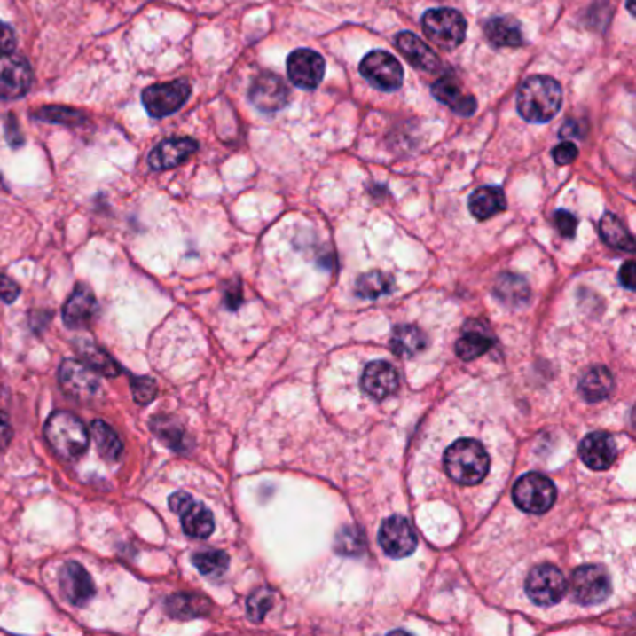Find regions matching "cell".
Segmentation results:
<instances>
[{
    "instance_id": "603a6c76",
    "label": "cell",
    "mask_w": 636,
    "mask_h": 636,
    "mask_svg": "<svg viewBox=\"0 0 636 636\" xmlns=\"http://www.w3.org/2000/svg\"><path fill=\"white\" fill-rule=\"evenodd\" d=\"M485 38L493 47H521L522 32L521 25L514 17H493L483 27Z\"/></svg>"
},
{
    "instance_id": "9c48e42d",
    "label": "cell",
    "mask_w": 636,
    "mask_h": 636,
    "mask_svg": "<svg viewBox=\"0 0 636 636\" xmlns=\"http://www.w3.org/2000/svg\"><path fill=\"white\" fill-rule=\"evenodd\" d=\"M170 510L179 515L181 526L187 536L196 539H206L215 530L213 514L208 510L204 504L196 502L189 493L177 491L169 500Z\"/></svg>"
},
{
    "instance_id": "7dc6e473",
    "label": "cell",
    "mask_w": 636,
    "mask_h": 636,
    "mask_svg": "<svg viewBox=\"0 0 636 636\" xmlns=\"http://www.w3.org/2000/svg\"><path fill=\"white\" fill-rule=\"evenodd\" d=\"M12 439V429L8 424L6 414L0 412V450H4Z\"/></svg>"
},
{
    "instance_id": "5b68a950",
    "label": "cell",
    "mask_w": 636,
    "mask_h": 636,
    "mask_svg": "<svg viewBox=\"0 0 636 636\" xmlns=\"http://www.w3.org/2000/svg\"><path fill=\"white\" fill-rule=\"evenodd\" d=\"M514 500L519 510L526 514H547L556 500V487L539 472H529L517 480L514 487Z\"/></svg>"
},
{
    "instance_id": "277c9868",
    "label": "cell",
    "mask_w": 636,
    "mask_h": 636,
    "mask_svg": "<svg viewBox=\"0 0 636 636\" xmlns=\"http://www.w3.org/2000/svg\"><path fill=\"white\" fill-rule=\"evenodd\" d=\"M422 28L435 45L451 51L465 42L467 20L458 10L433 8L424 13Z\"/></svg>"
},
{
    "instance_id": "ee69618b",
    "label": "cell",
    "mask_w": 636,
    "mask_h": 636,
    "mask_svg": "<svg viewBox=\"0 0 636 636\" xmlns=\"http://www.w3.org/2000/svg\"><path fill=\"white\" fill-rule=\"evenodd\" d=\"M585 135H586V125L577 120L566 122L560 130V137L563 138H585Z\"/></svg>"
},
{
    "instance_id": "ac0fdd59",
    "label": "cell",
    "mask_w": 636,
    "mask_h": 636,
    "mask_svg": "<svg viewBox=\"0 0 636 636\" xmlns=\"http://www.w3.org/2000/svg\"><path fill=\"white\" fill-rule=\"evenodd\" d=\"M60 586L67 601L75 607H84L96 593L92 577L79 561H66L60 571Z\"/></svg>"
},
{
    "instance_id": "d6a6232c",
    "label": "cell",
    "mask_w": 636,
    "mask_h": 636,
    "mask_svg": "<svg viewBox=\"0 0 636 636\" xmlns=\"http://www.w3.org/2000/svg\"><path fill=\"white\" fill-rule=\"evenodd\" d=\"M192 561L196 569L209 578L223 577L230 566V558L224 551H200L192 556Z\"/></svg>"
},
{
    "instance_id": "d590c367",
    "label": "cell",
    "mask_w": 636,
    "mask_h": 636,
    "mask_svg": "<svg viewBox=\"0 0 636 636\" xmlns=\"http://www.w3.org/2000/svg\"><path fill=\"white\" fill-rule=\"evenodd\" d=\"M272 605H275V593L267 588H260L248 597L247 614L254 624H260Z\"/></svg>"
},
{
    "instance_id": "83f0119b",
    "label": "cell",
    "mask_w": 636,
    "mask_h": 636,
    "mask_svg": "<svg viewBox=\"0 0 636 636\" xmlns=\"http://www.w3.org/2000/svg\"><path fill=\"white\" fill-rule=\"evenodd\" d=\"M495 295L507 306H522L530 299V287L517 275H500L495 286Z\"/></svg>"
},
{
    "instance_id": "7bdbcfd3",
    "label": "cell",
    "mask_w": 636,
    "mask_h": 636,
    "mask_svg": "<svg viewBox=\"0 0 636 636\" xmlns=\"http://www.w3.org/2000/svg\"><path fill=\"white\" fill-rule=\"evenodd\" d=\"M6 138H8L12 148H20L25 142L23 133L20 130V123H17V120L13 116H8V122H6Z\"/></svg>"
},
{
    "instance_id": "2e32d148",
    "label": "cell",
    "mask_w": 636,
    "mask_h": 636,
    "mask_svg": "<svg viewBox=\"0 0 636 636\" xmlns=\"http://www.w3.org/2000/svg\"><path fill=\"white\" fill-rule=\"evenodd\" d=\"M198 150V142L189 137H176L159 142L148 157L152 170H169L184 165Z\"/></svg>"
},
{
    "instance_id": "ffe728a7",
    "label": "cell",
    "mask_w": 636,
    "mask_h": 636,
    "mask_svg": "<svg viewBox=\"0 0 636 636\" xmlns=\"http://www.w3.org/2000/svg\"><path fill=\"white\" fill-rule=\"evenodd\" d=\"M399 385L397 372L385 360H373L362 373V389L375 399L390 397Z\"/></svg>"
},
{
    "instance_id": "f546056e",
    "label": "cell",
    "mask_w": 636,
    "mask_h": 636,
    "mask_svg": "<svg viewBox=\"0 0 636 636\" xmlns=\"http://www.w3.org/2000/svg\"><path fill=\"white\" fill-rule=\"evenodd\" d=\"M493 336L487 334L483 329H468L456 343V353L463 360H475L482 355H485L491 348H493Z\"/></svg>"
},
{
    "instance_id": "f35d334b",
    "label": "cell",
    "mask_w": 636,
    "mask_h": 636,
    "mask_svg": "<svg viewBox=\"0 0 636 636\" xmlns=\"http://www.w3.org/2000/svg\"><path fill=\"white\" fill-rule=\"evenodd\" d=\"M554 224L563 238L571 239L577 232V216L566 209H558L554 215Z\"/></svg>"
},
{
    "instance_id": "8992f818",
    "label": "cell",
    "mask_w": 636,
    "mask_h": 636,
    "mask_svg": "<svg viewBox=\"0 0 636 636\" xmlns=\"http://www.w3.org/2000/svg\"><path fill=\"white\" fill-rule=\"evenodd\" d=\"M191 92V82L185 79L159 82L144 90L142 103L152 118H165L177 113L189 101Z\"/></svg>"
},
{
    "instance_id": "3957f363",
    "label": "cell",
    "mask_w": 636,
    "mask_h": 636,
    "mask_svg": "<svg viewBox=\"0 0 636 636\" xmlns=\"http://www.w3.org/2000/svg\"><path fill=\"white\" fill-rule=\"evenodd\" d=\"M45 439L52 451L62 459H77L88 450L90 437L82 420L75 414L57 411L45 424Z\"/></svg>"
},
{
    "instance_id": "bcb514c9",
    "label": "cell",
    "mask_w": 636,
    "mask_h": 636,
    "mask_svg": "<svg viewBox=\"0 0 636 636\" xmlns=\"http://www.w3.org/2000/svg\"><path fill=\"white\" fill-rule=\"evenodd\" d=\"M620 280L627 289H634V262H627L620 269Z\"/></svg>"
},
{
    "instance_id": "30bf717a",
    "label": "cell",
    "mask_w": 636,
    "mask_h": 636,
    "mask_svg": "<svg viewBox=\"0 0 636 636\" xmlns=\"http://www.w3.org/2000/svg\"><path fill=\"white\" fill-rule=\"evenodd\" d=\"M573 599L583 607L603 603L610 593V577L601 566H580L571 577Z\"/></svg>"
},
{
    "instance_id": "f1b7e54d",
    "label": "cell",
    "mask_w": 636,
    "mask_h": 636,
    "mask_svg": "<svg viewBox=\"0 0 636 636\" xmlns=\"http://www.w3.org/2000/svg\"><path fill=\"white\" fill-rule=\"evenodd\" d=\"M209 609V601L202 595L194 593H176L167 599V610L172 617L189 620V617L204 616Z\"/></svg>"
},
{
    "instance_id": "4fadbf2b",
    "label": "cell",
    "mask_w": 636,
    "mask_h": 636,
    "mask_svg": "<svg viewBox=\"0 0 636 636\" xmlns=\"http://www.w3.org/2000/svg\"><path fill=\"white\" fill-rule=\"evenodd\" d=\"M379 545L390 558H405L416 549V534L405 517H389L381 524Z\"/></svg>"
},
{
    "instance_id": "ba28073f",
    "label": "cell",
    "mask_w": 636,
    "mask_h": 636,
    "mask_svg": "<svg viewBox=\"0 0 636 636\" xmlns=\"http://www.w3.org/2000/svg\"><path fill=\"white\" fill-rule=\"evenodd\" d=\"M360 74L381 92H396L404 84V67L387 51H372L360 62Z\"/></svg>"
},
{
    "instance_id": "8fae6325",
    "label": "cell",
    "mask_w": 636,
    "mask_h": 636,
    "mask_svg": "<svg viewBox=\"0 0 636 636\" xmlns=\"http://www.w3.org/2000/svg\"><path fill=\"white\" fill-rule=\"evenodd\" d=\"M325 75V60L312 49H297L287 57V77L297 88L316 90Z\"/></svg>"
},
{
    "instance_id": "1f68e13d",
    "label": "cell",
    "mask_w": 636,
    "mask_h": 636,
    "mask_svg": "<svg viewBox=\"0 0 636 636\" xmlns=\"http://www.w3.org/2000/svg\"><path fill=\"white\" fill-rule=\"evenodd\" d=\"M426 336L424 333L414 325H402L397 326L392 334V349L397 355L411 357L420 353L426 348Z\"/></svg>"
},
{
    "instance_id": "e0dca14e",
    "label": "cell",
    "mask_w": 636,
    "mask_h": 636,
    "mask_svg": "<svg viewBox=\"0 0 636 636\" xmlns=\"http://www.w3.org/2000/svg\"><path fill=\"white\" fill-rule=\"evenodd\" d=\"M578 453L592 470H607L617 458V444L610 433L593 431L580 443Z\"/></svg>"
},
{
    "instance_id": "7402d4cb",
    "label": "cell",
    "mask_w": 636,
    "mask_h": 636,
    "mask_svg": "<svg viewBox=\"0 0 636 636\" xmlns=\"http://www.w3.org/2000/svg\"><path fill=\"white\" fill-rule=\"evenodd\" d=\"M431 94L435 96V99L448 105L453 113L459 116H472L476 113V99L475 96L467 94L465 90L450 77L439 79L431 86Z\"/></svg>"
},
{
    "instance_id": "7a4b0ae2",
    "label": "cell",
    "mask_w": 636,
    "mask_h": 636,
    "mask_svg": "<svg viewBox=\"0 0 636 636\" xmlns=\"http://www.w3.org/2000/svg\"><path fill=\"white\" fill-rule=\"evenodd\" d=\"M444 470L453 482L476 485L487 476L489 456L478 441L461 439L444 451Z\"/></svg>"
},
{
    "instance_id": "484cf974",
    "label": "cell",
    "mask_w": 636,
    "mask_h": 636,
    "mask_svg": "<svg viewBox=\"0 0 636 636\" xmlns=\"http://www.w3.org/2000/svg\"><path fill=\"white\" fill-rule=\"evenodd\" d=\"M77 349H79L81 357L84 358L88 368L98 370L106 377H116L120 373V366L116 365V360L108 353H105L94 340H90V338L79 340Z\"/></svg>"
},
{
    "instance_id": "6da1fadb",
    "label": "cell",
    "mask_w": 636,
    "mask_h": 636,
    "mask_svg": "<svg viewBox=\"0 0 636 636\" xmlns=\"http://www.w3.org/2000/svg\"><path fill=\"white\" fill-rule=\"evenodd\" d=\"M563 101V92L558 81L553 77L536 75L526 79L517 92V111L532 123L551 122Z\"/></svg>"
},
{
    "instance_id": "5bb4252c",
    "label": "cell",
    "mask_w": 636,
    "mask_h": 636,
    "mask_svg": "<svg viewBox=\"0 0 636 636\" xmlns=\"http://www.w3.org/2000/svg\"><path fill=\"white\" fill-rule=\"evenodd\" d=\"M248 99L254 106L258 108V111L277 113L287 105L289 90L280 77H277L275 74H269L267 71V74L258 75L250 84Z\"/></svg>"
},
{
    "instance_id": "b9f144b4",
    "label": "cell",
    "mask_w": 636,
    "mask_h": 636,
    "mask_svg": "<svg viewBox=\"0 0 636 636\" xmlns=\"http://www.w3.org/2000/svg\"><path fill=\"white\" fill-rule=\"evenodd\" d=\"M17 297H20V286L0 272V299L4 302H13Z\"/></svg>"
},
{
    "instance_id": "d6986e66",
    "label": "cell",
    "mask_w": 636,
    "mask_h": 636,
    "mask_svg": "<svg viewBox=\"0 0 636 636\" xmlns=\"http://www.w3.org/2000/svg\"><path fill=\"white\" fill-rule=\"evenodd\" d=\"M98 308L99 306L92 289L86 287L84 284H79L64 306L62 319L69 329H77V326H84L96 319Z\"/></svg>"
},
{
    "instance_id": "4dcf8cb0",
    "label": "cell",
    "mask_w": 636,
    "mask_h": 636,
    "mask_svg": "<svg viewBox=\"0 0 636 636\" xmlns=\"http://www.w3.org/2000/svg\"><path fill=\"white\" fill-rule=\"evenodd\" d=\"M92 437L103 459L118 461L122 458L123 444L118 437V433L113 429V426H108L103 420H96L92 424Z\"/></svg>"
},
{
    "instance_id": "d4e9b609",
    "label": "cell",
    "mask_w": 636,
    "mask_h": 636,
    "mask_svg": "<svg viewBox=\"0 0 636 636\" xmlns=\"http://www.w3.org/2000/svg\"><path fill=\"white\" fill-rule=\"evenodd\" d=\"M612 389H614L612 373L603 366L588 370L585 373V377L580 379V385H578V392L586 399V402H601V399L610 396Z\"/></svg>"
},
{
    "instance_id": "c3c4849f",
    "label": "cell",
    "mask_w": 636,
    "mask_h": 636,
    "mask_svg": "<svg viewBox=\"0 0 636 636\" xmlns=\"http://www.w3.org/2000/svg\"><path fill=\"white\" fill-rule=\"evenodd\" d=\"M627 8H629V12L634 15V6H632V0H627Z\"/></svg>"
},
{
    "instance_id": "52a82bcc",
    "label": "cell",
    "mask_w": 636,
    "mask_h": 636,
    "mask_svg": "<svg viewBox=\"0 0 636 636\" xmlns=\"http://www.w3.org/2000/svg\"><path fill=\"white\" fill-rule=\"evenodd\" d=\"M524 588L532 599V603L538 607H554L566 595L568 580L563 577L561 569L553 566V563H539L526 577Z\"/></svg>"
},
{
    "instance_id": "60d3db41",
    "label": "cell",
    "mask_w": 636,
    "mask_h": 636,
    "mask_svg": "<svg viewBox=\"0 0 636 636\" xmlns=\"http://www.w3.org/2000/svg\"><path fill=\"white\" fill-rule=\"evenodd\" d=\"M15 45H17V35H15L13 28L8 23L0 21V57L13 52Z\"/></svg>"
},
{
    "instance_id": "f6af8a7d",
    "label": "cell",
    "mask_w": 636,
    "mask_h": 636,
    "mask_svg": "<svg viewBox=\"0 0 636 636\" xmlns=\"http://www.w3.org/2000/svg\"><path fill=\"white\" fill-rule=\"evenodd\" d=\"M360 534L357 532V530H343V532H340V536L336 538V549H340L342 553H343V549L345 547H351V545H353V551H357L355 547H362V543L358 541L357 543V538H358Z\"/></svg>"
},
{
    "instance_id": "e575fe53",
    "label": "cell",
    "mask_w": 636,
    "mask_h": 636,
    "mask_svg": "<svg viewBox=\"0 0 636 636\" xmlns=\"http://www.w3.org/2000/svg\"><path fill=\"white\" fill-rule=\"evenodd\" d=\"M32 116L42 120V122L64 123V125H81V123H84L88 120L84 113L75 111V108H69V106H59V105L42 106L40 111L32 113Z\"/></svg>"
},
{
    "instance_id": "44dd1931",
    "label": "cell",
    "mask_w": 636,
    "mask_h": 636,
    "mask_svg": "<svg viewBox=\"0 0 636 636\" xmlns=\"http://www.w3.org/2000/svg\"><path fill=\"white\" fill-rule=\"evenodd\" d=\"M396 45H397V51L404 54V59L416 69L429 71V74L431 71L441 69V60L437 57V52H435L431 47H428L420 38H418V35H414L411 32L397 34Z\"/></svg>"
},
{
    "instance_id": "ab89813d",
    "label": "cell",
    "mask_w": 636,
    "mask_h": 636,
    "mask_svg": "<svg viewBox=\"0 0 636 636\" xmlns=\"http://www.w3.org/2000/svg\"><path fill=\"white\" fill-rule=\"evenodd\" d=\"M577 155H578V150L573 142H561L553 150V159L560 167L571 165V162L577 159Z\"/></svg>"
},
{
    "instance_id": "8d00e7d4",
    "label": "cell",
    "mask_w": 636,
    "mask_h": 636,
    "mask_svg": "<svg viewBox=\"0 0 636 636\" xmlns=\"http://www.w3.org/2000/svg\"><path fill=\"white\" fill-rule=\"evenodd\" d=\"M152 426L159 437L165 441V444H169L174 450H184V429H179V426H174L170 418L159 416L152 422Z\"/></svg>"
},
{
    "instance_id": "4316f807",
    "label": "cell",
    "mask_w": 636,
    "mask_h": 636,
    "mask_svg": "<svg viewBox=\"0 0 636 636\" xmlns=\"http://www.w3.org/2000/svg\"><path fill=\"white\" fill-rule=\"evenodd\" d=\"M599 232H601L603 241L616 248V250H625V252H632L634 250V239L631 232L625 228V224L617 219L614 213H605L601 224H599Z\"/></svg>"
},
{
    "instance_id": "cb8c5ba5",
    "label": "cell",
    "mask_w": 636,
    "mask_h": 636,
    "mask_svg": "<svg viewBox=\"0 0 636 636\" xmlns=\"http://www.w3.org/2000/svg\"><path fill=\"white\" fill-rule=\"evenodd\" d=\"M506 194L500 187H480L470 194L468 209L478 221H485L506 209Z\"/></svg>"
},
{
    "instance_id": "7c38bea8",
    "label": "cell",
    "mask_w": 636,
    "mask_h": 636,
    "mask_svg": "<svg viewBox=\"0 0 636 636\" xmlns=\"http://www.w3.org/2000/svg\"><path fill=\"white\" fill-rule=\"evenodd\" d=\"M32 84V69L27 59L20 54H4L0 57V98L17 99L23 98Z\"/></svg>"
},
{
    "instance_id": "9a60e30c",
    "label": "cell",
    "mask_w": 636,
    "mask_h": 636,
    "mask_svg": "<svg viewBox=\"0 0 636 636\" xmlns=\"http://www.w3.org/2000/svg\"><path fill=\"white\" fill-rule=\"evenodd\" d=\"M62 390L75 399H90L99 390V379L94 370L77 360H64L59 372Z\"/></svg>"
},
{
    "instance_id": "74e56055",
    "label": "cell",
    "mask_w": 636,
    "mask_h": 636,
    "mask_svg": "<svg viewBox=\"0 0 636 636\" xmlns=\"http://www.w3.org/2000/svg\"><path fill=\"white\" fill-rule=\"evenodd\" d=\"M131 390H133L135 402L146 405V404H152L157 396V383L152 377H137V379H133Z\"/></svg>"
},
{
    "instance_id": "836d02e7",
    "label": "cell",
    "mask_w": 636,
    "mask_h": 636,
    "mask_svg": "<svg viewBox=\"0 0 636 636\" xmlns=\"http://www.w3.org/2000/svg\"><path fill=\"white\" fill-rule=\"evenodd\" d=\"M392 279L379 271H372L357 280V294L366 299H377L392 292Z\"/></svg>"
}]
</instances>
